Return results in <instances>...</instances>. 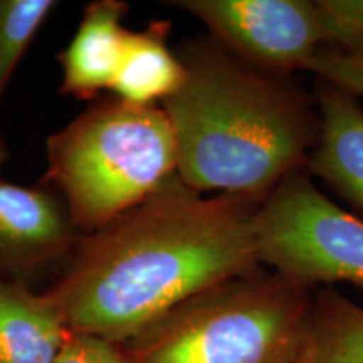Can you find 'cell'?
<instances>
[{
	"label": "cell",
	"mask_w": 363,
	"mask_h": 363,
	"mask_svg": "<svg viewBox=\"0 0 363 363\" xmlns=\"http://www.w3.org/2000/svg\"><path fill=\"white\" fill-rule=\"evenodd\" d=\"M259 202L195 192L179 177L96 233L48 289L71 331L125 345L187 299L261 264Z\"/></svg>",
	"instance_id": "6da1fadb"
},
{
	"label": "cell",
	"mask_w": 363,
	"mask_h": 363,
	"mask_svg": "<svg viewBox=\"0 0 363 363\" xmlns=\"http://www.w3.org/2000/svg\"><path fill=\"white\" fill-rule=\"evenodd\" d=\"M185 79L162 103L174 130L177 177L195 192L261 202L306 169L316 143V103L288 78L247 66L214 39L180 51Z\"/></svg>",
	"instance_id": "7a4b0ae2"
},
{
	"label": "cell",
	"mask_w": 363,
	"mask_h": 363,
	"mask_svg": "<svg viewBox=\"0 0 363 363\" xmlns=\"http://www.w3.org/2000/svg\"><path fill=\"white\" fill-rule=\"evenodd\" d=\"M313 294L261 267L187 299L128 343V363H293Z\"/></svg>",
	"instance_id": "3957f363"
},
{
	"label": "cell",
	"mask_w": 363,
	"mask_h": 363,
	"mask_svg": "<svg viewBox=\"0 0 363 363\" xmlns=\"http://www.w3.org/2000/svg\"><path fill=\"white\" fill-rule=\"evenodd\" d=\"M177 177V145L162 106L99 103L48 140V179L86 234L123 216Z\"/></svg>",
	"instance_id": "277c9868"
},
{
	"label": "cell",
	"mask_w": 363,
	"mask_h": 363,
	"mask_svg": "<svg viewBox=\"0 0 363 363\" xmlns=\"http://www.w3.org/2000/svg\"><path fill=\"white\" fill-rule=\"evenodd\" d=\"M261 264L306 289L363 288V219L318 190L305 170L281 180L256 208Z\"/></svg>",
	"instance_id": "5b68a950"
},
{
	"label": "cell",
	"mask_w": 363,
	"mask_h": 363,
	"mask_svg": "<svg viewBox=\"0 0 363 363\" xmlns=\"http://www.w3.org/2000/svg\"><path fill=\"white\" fill-rule=\"evenodd\" d=\"M212 39L247 66L272 76L306 69L328 45L316 2L308 0H179Z\"/></svg>",
	"instance_id": "8992f818"
},
{
	"label": "cell",
	"mask_w": 363,
	"mask_h": 363,
	"mask_svg": "<svg viewBox=\"0 0 363 363\" xmlns=\"http://www.w3.org/2000/svg\"><path fill=\"white\" fill-rule=\"evenodd\" d=\"M76 230L51 192L0 179V279L27 284L51 269L74 252Z\"/></svg>",
	"instance_id": "52a82bcc"
},
{
	"label": "cell",
	"mask_w": 363,
	"mask_h": 363,
	"mask_svg": "<svg viewBox=\"0 0 363 363\" xmlns=\"http://www.w3.org/2000/svg\"><path fill=\"white\" fill-rule=\"evenodd\" d=\"M318 136L306 169L363 216V108L358 98L316 81Z\"/></svg>",
	"instance_id": "ba28073f"
},
{
	"label": "cell",
	"mask_w": 363,
	"mask_h": 363,
	"mask_svg": "<svg viewBox=\"0 0 363 363\" xmlns=\"http://www.w3.org/2000/svg\"><path fill=\"white\" fill-rule=\"evenodd\" d=\"M126 12L128 6L120 0L86 6L74 38L61 54V88L66 94L91 99L99 91L111 89L128 35L123 27Z\"/></svg>",
	"instance_id": "9c48e42d"
},
{
	"label": "cell",
	"mask_w": 363,
	"mask_h": 363,
	"mask_svg": "<svg viewBox=\"0 0 363 363\" xmlns=\"http://www.w3.org/2000/svg\"><path fill=\"white\" fill-rule=\"evenodd\" d=\"M69 335L48 293L0 279V363H54Z\"/></svg>",
	"instance_id": "30bf717a"
},
{
	"label": "cell",
	"mask_w": 363,
	"mask_h": 363,
	"mask_svg": "<svg viewBox=\"0 0 363 363\" xmlns=\"http://www.w3.org/2000/svg\"><path fill=\"white\" fill-rule=\"evenodd\" d=\"M165 24L126 35L123 57L111 89L120 101L136 106H157L180 89L185 67L165 43Z\"/></svg>",
	"instance_id": "8fae6325"
},
{
	"label": "cell",
	"mask_w": 363,
	"mask_h": 363,
	"mask_svg": "<svg viewBox=\"0 0 363 363\" xmlns=\"http://www.w3.org/2000/svg\"><path fill=\"white\" fill-rule=\"evenodd\" d=\"M293 363H363V308L331 288L315 291Z\"/></svg>",
	"instance_id": "7c38bea8"
},
{
	"label": "cell",
	"mask_w": 363,
	"mask_h": 363,
	"mask_svg": "<svg viewBox=\"0 0 363 363\" xmlns=\"http://www.w3.org/2000/svg\"><path fill=\"white\" fill-rule=\"evenodd\" d=\"M56 6L51 0H0V99L34 35Z\"/></svg>",
	"instance_id": "4fadbf2b"
},
{
	"label": "cell",
	"mask_w": 363,
	"mask_h": 363,
	"mask_svg": "<svg viewBox=\"0 0 363 363\" xmlns=\"http://www.w3.org/2000/svg\"><path fill=\"white\" fill-rule=\"evenodd\" d=\"M306 71L363 98V49L323 48L311 57Z\"/></svg>",
	"instance_id": "5bb4252c"
},
{
	"label": "cell",
	"mask_w": 363,
	"mask_h": 363,
	"mask_svg": "<svg viewBox=\"0 0 363 363\" xmlns=\"http://www.w3.org/2000/svg\"><path fill=\"white\" fill-rule=\"evenodd\" d=\"M328 35L326 48L363 49V0H318Z\"/></svg>",
	"instance_id": "9a60e30c"
},
{
	"label": "cell",
	"mask_w": 363,
	"mask_h": 363,
	"mask_svg": "<svg viewBox=\"0 0 363 363\" xmlns=\"http://www.w3.org/2000/svg\"><path fill=\"white\" fill-rule=\"evenodd\" d=\"M54 363H128L120 345L89 333L71 331Z\"/></svg>",
	"instance_id": "2e32d148"
},
{
	"label": "cell",
	"mask_w": 363,
	"mask_h": 363,
	"mask_svg": "<svg viewBox=\"0 0 363 363\" xmlns=\"http://www.w3.org/2000/svg\"><path fill=\"white\" fill-rule=\"evenodd\" d=\"M4 160H6V148H4V145L0 143V169H2Z\"/></svg>",
	"instance_id": "e0dca14e"
}]
</instances>
